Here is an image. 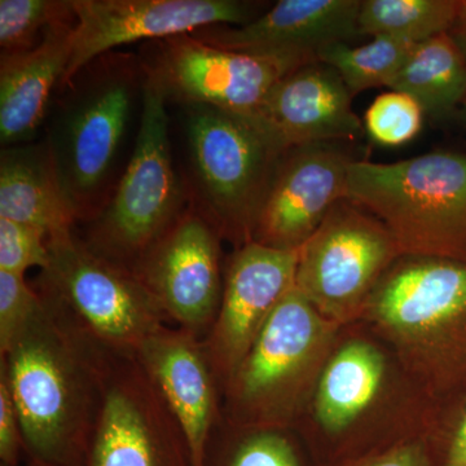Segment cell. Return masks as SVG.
Segmentation results:
<instances>
[{
  "instance_id": "9a60e30c",
  "label": "cell",
  "mask_w": 466,
  "mask_h": 466,
  "mask_svg": "<svg viewBox=\"0 0 466 466\" xmlns=\"http://www.w3.org/2000/svg\"><path fill=\"white\" fill-rule=\"evenodd\" d=\"M299 250L249 242L227 269L222 302L202 342L220 389L240 366L272 312L296 287Z\"/></svg>"
},
{
  "instance_id": "83f0119b",
  "label": "cell",
  "mask_w": 466,
  "mask_h": 466,
  "mask_svg": "<svg viewBox=\"0 0 466 466\" xmlns=\"http://www.w3.org/2000/svg\"><path fill=\"white\" fill-rule=\"evenodd\" d=\"M45 308L25 276L0 271V357H5Z\"/></svg>"
},
{
  "instance_id": "e0dca14e",
  "label": "cell",
  "mask_w": 466,
  "mask_h": 466,
  "mask_svg": "<svg viewBox=\"0 0 466 466\" xmlns=\"http://www.w3.org/2000/svg\"><path fill=\"white\" fill-rule=\"evenodd\" d=\"M352 96L336 69L312 61L283 76L251 122L279 149L319 142H355L364 133Z\"/></svg>"
},
{
  "instance_id": "f546056e",
  "label": "cell",
  "mask_w": 466,
  "mask_h": 466,
  "mask_svg": "<svg viewBox=\"0 0 466 466\" xmlns=\"http://www.w3.org/2000/svg\"><path fill=\"white\" fill-rule=\"evenodd\" d=\"M428 438L431 466H466V398L441 413Z\"/></svg>"
},
{
  "instance_id": "e575fe53",
  "label": "cell",
  "mask_w": 466,
  "mask_h": 466,
  "mask_svg": "<svg viewBox=\"0 0 466 466\" xmlns=\"http://www.w3.org/2000/svg\"><path fill=\"white\" fill-rule=\"evenodd\" d=\"M26 466H41V465L34 464V462L26 461Z\"/></svg>"
},
{
  "instance_id": "4316f807",
  "label": "cell",
  "mask_w": 466,
  "mask_h": 466,
  "mask_svg": "<svg viewBox=\"0 0 466 466\" xmlns=\"http://www.w3.org/2000/svg\"><path fill=\"white\" fill-rule=\"evenodd\" d=\"M425 113L412 96L400 91L380 95L368 106L364 131L383 147H401L421 133Z\"/></svg>"
},
{
  "instance_id": "4fadbf2b",
  "label": "cell",
  "mask_w": 466,
  "mask_h": 466,
  "mask_svg": "<svg viewBox=\"0 0 466 466\" xmlns=\"http://www.w3.org/2000/svg\"><path fill=\"white\" fill-rule=\"evenodd\" d=\"M219 233L200 213H184L135 267L167 321L204 339L222 302Z\"/></svg>"
},
{
  "instance_id": "f1b7e54d",
  "label": "cell",
  "mask_w": 466,
  "mask_h": 466,
  "mask_svg": "<svg viewBox=\"0 0 466 466\" xmlns=\"http://www.w3.org/2000/svg\"><path fill=\"white\" fill-rule=\"evenodd\" d=\"M48 238L35 227L0 218V271L25 276L34 267L50 266Z\"/></svg>"
},
{
  "instance_id": "836d02e7",
  "label": "cell",
  "mask_w": 466,
  "mask_h": 466,
  "mask_svg": "<svg viewBox=\"0 0 466 466\" xmlns=\"http://www.w3.org/2000/svg\"><path fill=\"white\" fill-rule=\"evenodd\" d=\"M462 116H464V119L466 121V100L464 101V104H462Z\"/></svg>"
},
{
  "instance_id": "ba28073f",
  "label": "cell",
  "mask_w": 466,
  "mask_h": 466,
  "mask_svg": "<svg viewBox=\"0 0 466 466\" xmlns=\"http://www.w3.org/2000/svg\"><path fill=\"white\" fill-rule=\"evenodd\" d=\"M401 253L379 218L342 198L299 249L296 289L328 320L360 319L370 293Z\"/></svg>"
},
{
  "instance_id": "8fae6325",
  "label": "cell",
  "mask_w": 466,
  "mask_h": 466,
  "mask_svg": "<svg viewBox=\"0 0 466 466\" xmlns=\"http://www.w3.org/2000/svg\"><path fill=\"white\" fill-rule=\"evenodd\" d=\"M312 61L317 60L225 50L184 34L161 41L144 70L167 100L250 118L283 76Z\"/></svg>"
},
{
  "instance_id": "484cf974",
  "label": "cell",
  "mask_w": 466,
  "mask_h": 466,
  "mask_svg": "<svg viewBox=\"0 0 466 466\" xmlns=\"http://www.w3.org/2000/svg\"><path fill=\"white\" fill-rule=\"evenodd\" d=\"M73 20V0H0L2 56L33 50L51 27Z\"/></svg>"
},
{
  "instance_id": "8992f818",
  "label": "cell",
  "mask_w": 466,
  "mask_h": 466,
  "mask_svg": "<svg viewBox=\"0 0 466 466\" xmlns=\"http://www.w3.org/2000/svg\"><path fill=\"white\" fill-rule=\"evenodd\" d=\"M39 291L90 341L137 357L167 317L139 279L96 256L75 233L50 238Z\"/></svg>"
},
{
  "instance_id": "30bf717a",
  "label": "cell",
  "mask_w": 466,
  "mask_h": 466,
  "mask_svg": "<svg viewBox=\"0 0 466 466\" xmlns=\"http://www.w3.org/2000/svg\"><path fill=\"white\" fill-rule=\"evenodd\" d=\"M85 466H195L183 429L137 355L101 348V401Z\"/></svg>"
},
{
  "instance_id": "277c9868",
  "label": "cell",
  "mask_w": 466,
  "mask_h": 466,
  "mask_svg": "<svg viewBox=\"0 0 466 466\" xmlns=\"http://www.w3.org/2000/svg\"><path fill=\"white\" fill-rule=\"evenodd\" d=\"M346 198L379 218L407 256L466 259V153L391 164L355 159Z\"/></svg>"
},
{
  "instance_id": "d590c367",
  "label": "cell",
  "mask_w": 466,
  "mask_h": 466,
  "mask_svg": "<svg viewBox=\"0 0 466 466\" xmlns=\"http://www.w3.org/2000/svg\"><path fill=\"white\" fill-rule=\"evenodd\" d=\"M0 466H7V465H5V464H0Z\"/></svg>"
},
{
  "instance_id": "d6a6232c",
  "label": "cell",
  "mask_w": 466,
  "mask_h": 466,
  "mask_svg": "<svg viewBox=\"0 0 466 466\" xmlns=\"http://www.w3.org/2000/svg\"><path fill=\"white\" fill-rule=\"evenodd\" d=\"M449 34L466 57V0H461L458 17Z\"/></svg>"
},
{
  "instance_id": "603a6c76",
  "label": "cell",
  "mask_w": 466,
  "mask_h": 466,
  "mask_svg": "<svg viewBox=\"0 0 466 466\" xmlns=\"http://www.w3.org/2000/svg\"><path fill=\"white\" fill-rule=\"evenodd\" d=\"M291 429L218 424L202 466H317Z\"/></svg>"
},
{
  "instance_id": "7a4b0ae2",
  "label": "cell",
  "mask_w": 466,
  "mask_h": 466,
  "mask_svg": "<svg viewBox=\"0 0 466 466\" xmlns=\"http://www.w3.org/2000/svg\"><path fill=\"white\" fill-rule=\"evenodd\" d=\"M360 319L394 349L404 372L447 412L466 398V259L392 263Z\"/></svg>"
},
{
  "instance_id": "5bb4252c",
  "label": "cell",
  "mask_w": 466,
  "mask_h": 466,
  "mask_svg": "<svg viewBox=\"0 0 466 466\" xmlns=\"http://www.w3.org/2000/svg\"><path fill=\"white\" fill-rule=\"evenodd\" d=\"M350 142L293 147L281 156L260 207L253 242L299 250L329 211L346 198L349 167L357 157Z\"/></svg>"
},
{
  "instance_id": "2e32d148",
  "label": "cell",
  "mask_w": 466,
  "mask_h": 466,
  "mask_svg": "<svg viewBox=\"0 0 466 466\" xmlns=\"http://www.w3.org/2000/svg\"><path fill=\"white\" fill-rule=\"evenodd\" d=\"M388 380V359L375 343L355 339L334 350L311 400L318 424L306 444L317 466L367 456L359 422L380 404Z\"/></svg>"
},
{
  "instance_id": "1f68e13d",
  "label": "cell",
  "mask_w": 466,
  "mask_h": 466,
  "mask_svg": "<svg viewBox=\"0 0 466 466\" xmlns=\"http://www.w3.org/2000/svg\"><path fill=\"white\" fill-rule=\"evenodd\" d=\"M341 466H431L428 434L408 438L388 449Z\"/></svg>"
},
{
  "instance_id": "cb8c5ba5",
  "label": "cell",
  "mask_w": 466,
  "mask_h": 466,
  "mask_svg": "<svg viewBox=\"0 0 466 466\" xmlns=\"http://www.w3.org/2000/svg\"><path fill=\"white\" fill-rule=\"evenodd\" d=\"M461 0H361L359 36L422 43L449 33Z\"/></svg>"
},
{
  "instance_id": "3957f363",
  "label": "cell",
  "mask_w": 466,
  "mask_h": 466,
  "mask_svg": "<svg viewBox=\"0 0 466 466\" xmlns=\"http://www.w3.org/2000/svg\"><path fill=\"white\" fill-rule=\"evenodd\" d=\"M339 328L291 289L223 388V420L293 429L312 400Z\"/></svg>"
},
{
  "instance_id": "d6986e66",
  "label": "cell",
  "mask_w": 466,
  "mask_h": 466,
  "mask_svg": "<svg viewBox=\"0 0 466 466\" xmlns=\"http://www.w3.org/2000/svg\"><path fill=\"white\" fill-rule=\"evenodd\" d=\"M361 0H280L244 25H217L192 33L225 50L318 60V52L359 36Z\"/></svg>"
},
{
  "instance_id": "6da1fadb",
  "label": "cell",
  "mask_w": 466,
  "mask_h": 466,
  "mask_svg": "<svg viewBox=\"0 0 466 466\" xmlns=\"http://www.w3.org/2000/svg\"><path fill=\"white\" fill-rule=\"evenodd\" d=\"M43 299L41 314L0 357V370L16 403L26 461L85 466L101 401V348Z\"/></svg>"
},
{
  "instance_id": "ffe728a7",
  "label": "cell",
  "mask_w": 466,
  "mask_h": 466,
  "mask_svg": "<svg viewBox=\"0 0 466 466\" xmlns=\"http://www.w3.org/2000/svg\"><path fill=\"white\" fill-rule=\"evenodd\" d=\"M76 20L51 27L33 50L2 56L0 139L23 142L41 124L52 91L66 75Z\"/></svg>"
},
{
  "instance_id": "9c48e42d",
  "label": "cell",
  "mask_w": 466,
  "mask_h": 466,
  "mask_svg": "<svg viewBox=\"0 0 466 466\" xmlns=\"http://www.w3.org/2000/svg\"><path fill=\"white\" fill-rule=\"evenodd\" d=\"M133 101L130 72L108 70L79 88L55 118L46 147L76 222H90L106 205L104 191Z\"/></svg>"
},
{
  "instance_id": "ac0fdd59",
  "label": "cell",
  "mask_w": 466,
  "mask_h": 466,
  "mask_svg": "<svg viewBox=\"0 0 466 466\" xmlns=\"http://www.w3.org/2000/svg\"><path fill=\"white\" fill-rule=\"evenodd\" d=\"M137 359L183 429L193 464L202 466L208 440L223 420L222 389L202 339L165 325L143 343Z\"/></svg>"
},
{
  "instance_id": "7402d4cb",
  "label": "cell",
  "mask_w": 466,
  "mask_h": 466,
  "mask_svg": "<svg viewBox=\"0 0 466 466\" xmlns=\"http://www.w3.org/2000/svg\"><path fill=\"white\" fill-rule=\"evenodd\" d=\"M390 90L410 95L426 116L443 121L466 100V57L449 33L419 43Z\"/></svg>"
},
{
  "instance_id": "7c38bea8",
  "label": "cell",
  "mask_w": 466,
  "mask_h": 466,
  "mask_svg": "<svg viewBox=\"0 0 466 466\" xmlns=\"http://www.w3.org/2000/svg\"><path fill=\"white\" fill-rule=\"evenodd\" d=\"M76 26L61 84L113 48L164 39L217 25H244L257 5L241 0H73Z\"/></svg>"
},
{
  "instance_id": "5b68a950",
  "label": "cell",
  "mask_w": 466,
  "mask_h": 466,
  "mask_svg": "<svg viewBox=\"0 0 466 466\" xmlns=\"http://www.w3.org/2000/svg\"><path fill=\"white\" fill-rule=\"evenodd\" d=\"M142 99L130 162L81 238L96 256L131 272L184 214L183 187L168 140L167 100L147 76Z\"/></svg>"
},
{
  "instance_id": "4dcf8cb0",
  "label": "cell",
  "mask_w": 466,
  "mask_h": 466,
  "mask_svg": "<svg viewBox=\"0 0 466 466\" xmlns=\"http://www.w3.org/2000/svg\"><path fill=\"white\" fill-rule=\"evenodd\" d=\"M25 458L21 420L5 373L0 370V464L20 466Z\"/></svg>"
},
{
  "instance_id": "44dd1931",
  "label": "cell",
  "mask_w": 466,
  "mask_h": 466,
  "mask_svg": "<svg viewBox=\"0 0 466 466\" xmlns=\"http://www.w3.org/2000/svg\"><path fill=\"white\" fill-rule=\"evenodd\" d=\"M0 218L35 227L48 240L73 233L76 219L58 186L47 147L3 150Z\"/></svg>"
},
{
  "instance_id": "52a82bcc",
  "label": "cell",
  "mask_w": 466,
  "mask_h": 466,
  "mask_svg": "<svg viewBox=\"0 0 466 466\" xmlns=\"http://www.w3.org/2000/svg\"><path fill=\"white\" fill-rule=\"evenodd\" d=\"M187 119L201 216L236 249L253 242L263 198L285 152L250 119L211 106H189Z\"/></svg>"
},
{
  "instance_id": "d4e9b609",
  "label": "cell",
  "mask_w": 466,
  "mask_h": 466,
  "mask_svg": "<svg viewBox=\"0 0 466 466\" xmlns=\"http://www.w3.org/2000/svg\"><path fill=\"white\" fill-rule=\"evenodd\" d=\"M415 46L389 36H375L359 47L345 42L334 43L319 51L317 57L337 70L354 97L370 88H390Z\"/></svg>"
}]
</instances>
